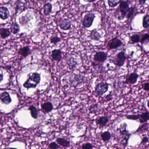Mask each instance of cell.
I'll return each mask as SVG.
<instances>
[{"instance_id": "cell-24", "label": "cell", "mask_w": 149, "mask_h": 149, "mask_svg": "<svg viewBox=\"0 0 149 149\" xmlns=\"http://www.w3.org/2000/svg\"><path fill=\"white\" fill-rule=\"evenodd\" d=\"M67 64L70 70H74L77 64V62L75 60L74 58L72 57L68 59Z\"/></svg>"}, {"instance_id": "cell-13", "label": "cell", "mask_w": 149, "mask_h": 149, "mask_svg": "<svg viewBox=\"0 0 149 149\" xmlns=\"http://www.w3.org/2000/svg\"><path fill=\"white\" fill-rule=\"evenodd\" d=\"M41 107L42 111L45 113L50 112L54 109V106L51 102L44 103L43 104H41Z\"/></svg>"}, {"instance_id": "cell-14", "label": "cell", "mask_w": 149, "mask_h": 149, "mask_svg": "<svg viewBox=\"0 0 149 149\" xmlns=\"http://www.w3.org/2000/svg\"><path fill=\"white\" fill-rule=\"evenodd\" d=\"M109 118L107 116H102L99 117L96 120V123L100 127H105L109 122Z\"/></svg>"}, {"instance_id": "cell-21", "label": "cell", "mask_w": 149, "mask_h": 149, "mask_svg": "<svg viewBox=\"0 0 149 149\" xmlns=\"http://www.w3.org/2000/svg\"><path fill=\"white\" fill-rule=\"evenodd\" d=\"M141 36L139 34L135 33L132 35L130 37V43H137L140 42Z\"/></svg>"}, {"instance_id": "cell-36", "label": "cell", "mask_w": 149, "mask_h": 149, "mask_svg": "<svg viewBox=\"0 0 149 149\" xmlns=\"http://www.w3.org/2000/svg\"><path fill=\"white\" fill-rule=\"evenodd\" d=\"M149 137L147 136H144L142 138V140L140 142V145L145 144H147L149 142Z\"/></svg>"}, {"instance_id": "cell-28", "label": "cell", "mask_w": 149, "mask_h": 149, "mask_svg": "<svg viewBox=\"0 0 149 149\" xmlns=\"http://www.w3.org/2000/svg\"><path fill=\"white\" fill-rule=\"evenodd\" d=\"M149 130V123H145L141 125V126L139 127L138 129L136 130L135 133H138V132H143L145 131H148Z\"/></svg>"}, {"instance_id": "cell-20", "label": "cell", "mask_w": 149, "mask_h": 149, "mask_svg": "<svg viewBox=\"0 0 149 149\" xmlns=\"http://www.w3.org/2000/svg\"><path fill=\"white\" fill-rule=\"evenodd\" d=\"M28 110H30L31 116L34 119H37L38 118L39 111L37 108L35 106H30L28 108Z\"/></svg>"}, {"instance_id": "cell-15", "label": "cell", "mask_w": 149, "mask_h": 149, "mask_svg": "<svg viewBox=\"0 0 149 149\" xmlns=\"http://www.w3.org/2000/svg\"><path fill=\"white\" fill-rule=\"evenodd\" d=\"M56 143L59 145L60 146H63L65 148H68L70 146V141L67 140L66 139L62 138V137H59L56 139Z\"/></svg>"}, {"instance_id": "cell-11", "label": "cell", "mask_w": 149, "mask_h": 149, "mask_svg": "<svg viewBox=\"0 0 149 149\" xmlns=\"http://www.w3.org/2000/svg\"><path fill=\"white\" fill-rule=\"evenodd\" d=\"M0 99L5 105H9L12 101L9 93L7 92H2L0 94Z\"/></svg>"}, {"instance_id": "cell-32", "label": "cell", "mask_w": 149, "mask_h": 149, "mask_svg": "<svg viewBox=\"0 0 149 149\" xmlns=\"http://www.w3.org/2000/svg\"><path fill=\"white\" fill-rule=\"evenodd\" d=\"M140 117V114H132L126 115V118L129 120H138Z\"/></svg>"}, {"instance_id": "cell-37", "label": "cell", "mask_w": 149, "mask_h": 149, "mask_svg": "<svg viewBox=\"0 0 149 149\" xmlns=\"http://www.w3.org/2000/svg\"><path fill=\"white\" fill-rule=\"evenodd\" d=\"M97 110H98V107L97 104L94 105L93 107H91L90 109V113H96L97 112Z\"/></svg>"}, {"instance_id": "cell-39", "label": "cell", "mask_w": 149, "mask_h": 149, "mask_svg": "<svg viewBox=\"0 0 149 149\" xmlns=\"http://www.w3.org/2000/svg\"><path fill=\"white\" fill-rule=\"evenodd\" d=\"M146 1H144V0H140L139 1V5H143V4H144L145 3Z\"/></svg>"}, {"instance_id": "cell-25", "label": "cell", "mask_w": 149, "mask_h": 149, "mask_svg": "<svg viewBox=\"0 0 149 149\" xmlns=\"http://www.w3.org/2000/svg\"><path fill=\"white\" fill-rule=\"evenodd\" d=\"M140 43L142 45H148L149 43V33H146L143 34L141 36Z\"/></svg>"}, {"instance_id": "cell-18", "label": "cell", "mask_w": 149, "mask_h": 149, "mask_svg": "<svg viewBox=\"0 0 149 149\" xmlns=\"http://www.w3.org/2000/svg\"><path fill=\"white\" fill-rule=\"evenodd\" d=\"M136 11V7L132 6L129 7L127 12V14L125 15V17L128 20H132V18H133L135 14Z\"/></svg>"}, {"instance_id": "cell-30", "label": "cell", "mask_w": 149, "mask_h": 149, "mask_svg": "<svg viewBox=\"0 0 149 149\" xmlns=\"http://www.w3.org/2000/svg\"><path fill=\"white\" fill-rule=\"evenodd\" d=\"M149 26V16L148 14L145 15L143 18V27L147 28Z\"/></svg>"}, {"instance_id": "cell-6", "label": "cell", "mask_w": 149, "mask_h": 149, "mask_svg": "<svg viewBox=\"0 0 149 149\" xmlns=\"http://www.w3.org/2000/svg\"><path fill=\"white\" fill-rule=\"evenodd\" d=\"M108 54L103 51L96 52L94 56V60L95 61L99 63H104L107 59Z\"/></svg>"}, {"instance_id": "cell-16", "label": "cell", "mask_w": 149, "mask_h": 149, "mask_svg": "<svg viewBox=\"0 0 149 149\" xmlns=\"http://www.w3.org/2000/svg\"><path fill=\"white\" fill-rule=\"evenodd\" d=\"M89 37L91 39L95 41H99L102 38L100 33L95 29H93L91 31Z\"/></svg>"}, {"instance_id": "cell-35", "label": "cell", "mask_w": 149, "mask_h": 149, "mask_svg": "<svg viewBox=\"0 0 149 149\" xmlns=\"http://www.w3.org/2000/svg\"><path fill=\"white\" fill-rule=\"evenodd\" d=\"M93 148V145L89 143L83 144L81 146V149H92Z\"/></svg>"}, {"instance_id": "cell-22", "label": "cell", "mask_w": 149, "mask_h": 149, "mask_svg": "<svg viewBox=\"0 0 149 149\" xmlns=\"http://www.w3.org/2000/svg\"><path fill=\"white\" fill-rule=\"evenodd\" d=\"M101 137L104 142H108L111 138V133L108 131H105L101 134Z\"/></svg>"}, {"instance_id": "cell-26", "label": "cell", "mask_w": 149, "mask_h": 149, "mask_svg": "<svg viewBox=\"0 0 149 149\" xmlns=\"http://www.w3.org/2000/svg\"><path fill=\"white\" fill-rule=\"evenodd\" d=\"M11 32L14 34L18 33L20 31V27L17 23L13 22L11 24Z\"/></svg>"}, {"instance_id": "cell-7", "label": "cell", "mask_w": 149, "mask_h": 149, "mask_svg": "<svg viewBox=\"0 0 149 149\" xmlns=\"http://www.w3.org/2000/svg\"><path fill=\"white\" fill-rule=\"evenodd\" d=\"M129 7V4L128 1H122L119 4V6L117 9L122 15L125 18V15L127 14L128 10Z\"/></svg>"}, {"instance_id": "cell-4", "label": "cell", "mask_w": 149, "mask_h": 149, "mask_svg": "<svg viewBox=\"0 0 149 149\" xmlns=\"http://www.w3.org/2000/svg\"><path fill=\"white\" fill-rule=\"evenodd\" d=\"M95 15L92 13H87L85 15L82 20V25L85 28H89L92 26Z\"/></svg>"}, {"instance_id": "cell-29", "label": "cell", "mask_w": 149, "mask_h": 149, "mask_svg": "<svg viewBox=\"0 0 149 149\" xmlns=\"http://www.w3.org/2000/svg\"><path fill=\"white\" fill-rule=\"evenodd\" d=\"M0 35L2 38H6L10 35V31L8 28H1L0 29Z\"/></svg>"}, {"instance_id": "cell-41", "label": "cell", "mask_w": 149, "mask_h": 149, "mask_svg": "<svg viewBox=\"0 0 149 149\" xmlns=\"http://www.w3.org/2000/svg\"><path fill=\"white\" fill-rule=\"evenodd\" d=\"M3 75L2 74H0V82L3 80Z\"/></svg>"}, {"instance_id": "cell-8", "label": "cell", "mask_w": 149, "mask_h": 149, "mask_svg": "<svg viewBox=\"0 0 149 149\" xmlns=\"http://www.w3.org/2000/svg\"><path fill=\"white\" fill-rule=\"evenodd\" d=\"M139 76V75L135 72L130 73L126 77L125 82V83L134 85L137 82Z\"/></svg>"}, {"instance_id": "cell-33", "label": "cell", "mask_w": 149, "mask_h": 149, "mask_svg": "<svg viewBox=\"0 0 149 149\" xmlns=\"http://www.w3.org/2000/svg\"><path fill=\"white\" fill-rule=\"evenodd\" d=\"M61 41V39L59 37H53L51 38V39H50V42H51V43L55 45L60 42Z\"/></svg>"}, {"instance_id": "cell-10", "label": "cell", "mask_w": 149, "mask_h": 149, "mask_svg": "<svg viewBox=\"0 0 149 149\" xmlns=\"http://www.w3.org/2000/svg\"><path fill=\"white\" fill-rule=\"evenodd\" d=\"M128 127V125L126 123H123L120 124L119 127L117 129L120 133V134L123 136H131V134L129 133L128 130L127 129Z\"/></svg>"}, {"instance_id": "cell-31", "label": "cell", "mask_w": 149, "mask_h": 149, "mask_svg": "<svg viewBox=\"0 0 149 149\" xmlns=\"http://www.w3.org/2000/svg\"><path fill=\"white\" fill-rule=\"evenodd\" d=\"M122 1L120 0H108V4L110 7H114L120 4Z\"/></svg>"}, {"instance_id": "cell-23", "label": "cell", "mask_w": 149, "mask_h": 149, "mask_svg": "<svg viewBox=\"0 0 149 149\" xmlns=\"http://www.w3.org/2000/svg\"><path fill=\"white\" fill-rule=\"evenodd\" d=\"M52 5L48 2L44 6V14L46 16H49L52 11Z\"/></svg>"}, {"instance_id": "cell-12", "label": "cell", "mask_w": 149, "mask_h": 149, "mask_svg": "<svg viewBox=\"0 0 149 149\" xmlns=\"http://www.w3.org/2000/svg\"><path fill=\"white\" fill-rule=\"evenodd\" d=\"M51 57L55 61L60 62L62 59V51L60 49H55L52 51Z\"/></svg>"}, {"instance_id": "cell-9", "label": "cell", "mask_w": 149, "mask_h": 149, "mask_svg": "<svg viewBox=\"0 0 149 149\" xmlns=\"http://www.w3.org/2000/svg\"><path fill=\"white\" fill-rule=\"evenodd\" d=\"M59 26L62 30L67 31L70 30L71 28V22L69 19L64 18L60 21Z\"/></svg>"}, {"instance_id": "cell-3", "label": "cell", "mask_w": 149, "mask_h": 149, "mask_svg": "<svg viewBox=\"0 0 149 149\" xmlns=\"http://www.w3.org/2000/svg\"><path fill=\"white\" fill-rule=\"evenodd\" d=\"M127 56L123 51H121L118 53L114 56L113 60V63L117 66L120 67L124 64L125 62L127 60Z\"/></svg>"}, {"instance_id": "cell-2", "label": "cell", "mask_w": 149, "mask_h": 149, "mask_svg": "<svg viewBox=\"0 0 149 149\" xmlns=\"http://www.w3.org/2000/svg\"><path fill=\"white\" fill-rule=\"evenodd\" d=\"M109 88V85L106 82H102L98 83L95 87V92L98 96H102L106 93Z\"/></svg>"}, {"instance_id": "cell-17", "label": "cell", "mask_w": 149, "mask_h": 149, "mask_svg": "<svg viewBox=\"0 0 149 149\" xmlns=\"http://www.w3.org/2000/svg\"><path fill=\"white\" fill-rule=\"evenodd\" d=\"M9 11L6 7H0V18L3 20L7 19L9 17Z\"/></svg>"}, {"instance_id": "cell-40", "label": "cell", "mask_w": 149, "mask_h": 149, "mask_svg": "<svg viewBox=\"0 0 149 149\" xmlns=\"http://www.w3.org/2000/svg\"><path fill=\"white\" fill-rule=\"evenodd\" d=\"M95 0H92V1H90V0H84V1L87 2V3H92V2H95Z\"/></svg>"}, {"instance_id": "cell-5", "label": "cell", "mask_w": 149, "mask_h": 149, "mask_svg": "<svg viewBox=\"0 0 149 149\" xmlns=\"http://www.w3.org/2000/svg\"><path fill=\"white\" fill-rule=\"evenodd\" d=\"M122 44H123V42L118 38H114L110 39L108 42L107 44V48L108 50L116 49L118 48L121 47Z\"/></svg>"}, {"instance_id": "cell-34", "label": "cell", "mask_w": 149, "mask_h": 149, "mask_svg": "<svg viewBox=\"0 0 149 149\" xmlns=\"http://www.w3.org/2000/svg\"><path fill=\"white\" fill-rule=\"evenodd\" d=\"M60 147V146L55 142H52L49 145V148L50 149H58Z\"/></svg>"}, {"instance_id": "cell-27", "label": "cell", "mask_w": 149, "mask_h": 149, "mask_svg": "<svg viewBox=\"0 0 149 149\" xmlns=\"http://www.w3.org/2000/svg\"><path fill=\"white\" fill-rule=\"evenodd\" d=\"M29 52H30V49L29 47L27 46L20 49L18 52V54L23 57H26L28 55Z\"/></svg>"}, {"instance_id": "cell-38", "label": "cell", "mask_w": 149, "mask_h": 149, "mask_svg": "<svg viewBox=\"0 0 149 149\" xmlns=\"http://www.w3.org/2000/svg\"><path fill=\"white\" fill-rule=\"evenodd\" d=\"M143 89L144 91H149V82H147L146 83H144L142 86Z\"/></svg>"}, {"instance_id": "cell-19", "label": "cell", "mask_w": 149, "mask_h": 149, "mask_svg": "<svg viewBox=\"0 0 149 149\" xmlns=\"http://www.w3.org/2000/svg\"><path fill=\"white\" fill-rule=\"evenodd\" d=\"M149 119V112L148 111L144 112L141 114H140V123H147Z\"/></svg>"}, {"instance_id": "cell-42", "label": "cell", "mask_w": 149, "mask_h": 149, "mask_svg": "<svg viewBox=\"0 0 149 149\" xmlns=\"http://www.w3.org/2000/svg\"><path fill=\"white\" fill-rule=\"evenodd\" d=\"M9 149H18L17 148H13V147H10L9 148Z\"/></svg>"}, {"instance_id": "cell-1", "label": "cell", "mask_w": 149, "mask_h": 149, "mask_svg": "<svg viewBox=\"0 0 149 149\" xmlns=\"http://www.w3.org/2000/svg\"><path fill=\"white\" fill-rule=\"evenodd\" d=\"M40 75L37 73H30L28 75V79L24 84V87L27 88H34L40 82Z\"/></svg>"}]
</instances>
